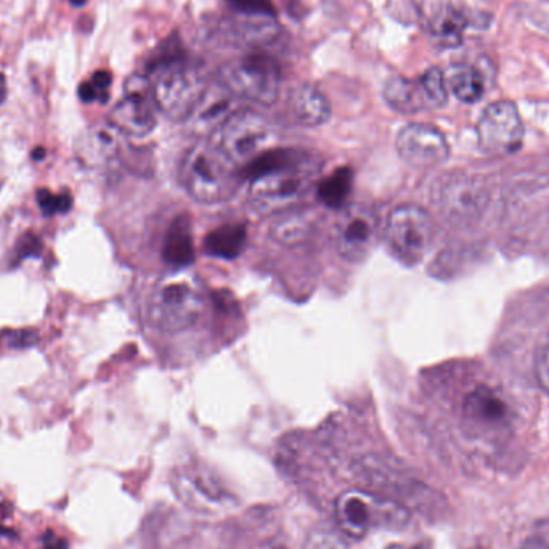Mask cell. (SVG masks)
Masks as SVG:
<instances>
[{
	"instance_id": "cell-1",
	"label": "cell",
	"mask_w": 549,
	"mask_h": 549,
	"mask_svg": "<svg viewBox=\"0 0 549 549\" xmlns=\"http://www.w3.org/2000/svg\"><path fill=\"white\" fill-rule=\"evenodd\" d=\"M317 171L315 159L304 151H264L244 167V175L251 180L249 206L259 214L285 211L307 192Z\"/></svg>"
},
{
	"instance_id": "cell-2",
	"label": "cell",
	"mask_w": 549,
	"mask_h": 549,
	"mask_svg": "<svg viewBox=\"0 0 549 549\" xmlns=\"http://www.w3.org/2000/svg\"><path fill=\"white\" fill-rule=\"evenodd\" d=\"M206 297L200 281L182 270L166 275L148 297L150 325L164 333L190 328L203 314Z\"/></svg>"
},
{
	"instance_id": "cell-3",
	"label": "cell",
	"mask_w": 549,
	"mask_h": 549,
	"mask_svg": "<svg viewBox=\"0 0 549 549\" xmlns=\"http://www.w3.org/2000/svg\"><path fill=\"white\" fill-rule=\"evenodd\" d=\"M182 182L193 200L220 203L228 200L238 187L236 164L216 143H196L183 161Z\"/></svg>"
},
{
	"instance_id": "cell-4",
	"label": "cell",
	"mask_w": 549,
	"mask_h": 549,
	"mask_svg": "<svg viewBox=\"0 0 549 549\" xmlns=\"http://www.w3.org/2000/svg\"><path fill=\"white\" fill-rule=\"evenodd\" d=\"M219 82L235 97L259 105H273L280 97V68L267 55H246L228 61L220 68Z\"/></svg>"
},
{
	"instance_id": "cell-5",
	"label": "cell",
	"mask_w": 549,
	"mask_h": 549,
	"mask_svg": "<svg viewBox=\"0 0 549 549\" xmlns=\"http://www.w3.org/2000/svg\"><path fill=\"white\" fill-rule=\"evenodd\" d=\"M434 224L418 204H400L392 209L384 228L389 253L403 265H418L431 248Z\"/></svg>"
},
{
	"instance_id": "cell-6",
	"label": "cell",
	"mask_w": 549,
	"mask_h": 549,
	"mask_svg": "<svg viewBox=\"0 0 549 549\" xmlns=\"http://www.w3.org/2000/svg\"><path fill=\"white\" fill-rule=\"evenodd\" d=\"M334 516L339 530L355 540L365 538L373 530L394 527L405 522V513L399 506L358 490L342 493L336 501Z\"/></svg>"
},
{
	"instance_id": "cell-7",
	"label": "cell",
	"mask_w": 549,
	"mask_h": 549,
	"mask_svg": "<svg viewBox=\"0 0 549 549\" xmlns=\"http://www.w3.org/2000/svg\"><path fill=\"white\" fill-rule=\"evenodd\" d=\"M272 127L269 121L253 110H236L217 132V147L235 164L251 163L270 150Z\"/></svg>"
},
{
	"instance_id": "cell-8",
	"label": "cell",
	"mask_w": 549,
	"mask_h": 549,
	"mask_svg": "<svg viewBox=\"0 0 549 549\" xmlns=\"http://www.w3.org/2000/svg\"><path fill=\"white\" fill-rule=\"evenodd\" d=\"M204 89V82L192 68L182 63H167L153 82V98L156 108L167 119L187 121Z\"/></svg>"
},
{
	"instance_id": "cell-9",
	"label": "cell",
	"mask_w": 549,
	"mask_h": 549,
	"mask_svg": "<svg viewBox=\"0 0 549 549\" xmlns=\"http://www.w3.org/2000/svg\"><path fill=\"white\" fill-rule=\"evenodd\" d=\"M153 86L145 76L134 74L127 79L124 97L114 106L110 114V124L131 137H147L158 124Z\"/></svg>"
},
{
	"instance_id": "cell-10",
	"label": "cell",
	"mask_w": 549,
	"mask_h": 549,
	"mask_svg": "<svg viewBox=\"0 0 549 549\" xmlns=\"http://www.w3.org/2000/svg\"><path fill=\"white\" fill-rule=\"evenodd\" d=\"M477 139L487 155H513L524 142V124L517 106L511 102L488 105L477 124Z\"/></svg>"
},
{
	"instance_id": "cell-11",
	"label": "cell",
	"mask_w": 549,
	"mask_h": 549,
	"mask_svg": "<svg viewBox=\"0 0 549 549\" xmlns=\"http://www.w3.org/2000/svg\"><path fill=\"white\" fill-rule=\"evenodd\" d=\"M378 238V217L366 206L347 209L334 225L333 240L346 261L362 262L370 256Z\"/></svg>"
},
{
	"instance_id": "cell-12",
	"label": "cell",
	"mask_w": 549,
	"mask_h": 549,
	"mask_svg": "<svg viewBox=\"0 0 549 549\" xmlns=\"http://www.w3.org/2000/svg\"><path fill=\"white\" fill-rule=\"evenodd\" d=\"M397 151L408 166L431 169L440 166L450 156L445 135L429 124H408L397 135Z\"/></svg>"
},
{
	"instance_id": "cell-13",
	"label": "cell",
	"mask_w": 549,
	"mask_h": 549,
	"mask_svg": "<svg viewBox=\"0 0 549 549\" xmlns=\"http://www.w3.org/2000/svg\"><path fill=\"white\" fill-rule=\"evenodd\" d=\"M236 98L238 97H235L222 82L217 81L211 86H206L192 114L185 121L190 131L198 135L217 134L225 121L238 110Z\"/></svg>"
},
{
	"instance_id": "cell-14",
	"label": "cell",
	"mask_w": 549,
	"mask_h": 549,
	"mask_svg": "<svg viewBox=\"0 0 549 549\" xmlns=\"http://www.w3.org/2000/svg\"><path fill=\"white\" fill-rule=\"evenodd\" d=\"M288 106L294 121L304 127L323 126L331 118L330 100L322 90L310 84L291 90Z\"/></svg>"
},
{
	"instance_id": "cell-15",
	"label": "cell",
	"mask_w": 549,
	"mask_h": 549,
	"mask_svg": "<svg viewBox=\"0 0 549 549\" xmlns=\"http://www.w3.org/2000/svg\"><path fill=\"white\" fill-rule=\"evenodd\" d=\"M383 94L387 105L402 114H415L432 108L421 79L394 76L386 82Z\"/></svg>"
},
{
	"instance_id": "cell-16",
	"label": "cell",
	"mask_w": 549,
	"mask_h": 549,
	"mask_svg": "<svg viewBox=\"0 0 549 549\" xmlns=\"http://www.w3.org/2000/svg\"><path fill=\"white\" fill-rule=\"evenodd\" d=\"M228 29L238 44L249 45V47L270 45L280 34V26L275 21V17H267V15L236 13V17L228 23Z\"/></svg>"
},
{
	"instance_id": "cell-17",
	"label": "cell",
	"mask_w": 549,
	"mask_h": 549,
	"mask_svg": "<svg viewBox=\"0 0 549 549\" xmlns=\"http://www.w3.org/2000/svg\"><path fill=\"white\" fill-rule=\"evenodd\" d=\"M464 415L480 426H498L508 416V407L497 392L488 387H477L464 400Z\"/></svg>"
},
{
	"instance_id": "cell-18",
	"label": "cell",
	"mask_w": 549,
	"mask_h": 549,
	"mask_svg": "<svg viewBox=\"0 0 549 549\" xmlns=\"http://www.w3.org/2000/svg\"><path fill=\"white\" fill-rule=\"evenodd\" d=\"M163 257L164 261L172 265L175 270L185 269L195 259L192 228H190V222L185 217L174 220L169 230H167Z\"/></svg>"
},
{
	"instance_id": "cell-19",
	"label": "cell",
	"mask_w": 549,
	"mask_h": 549,
	"mask_svg": "<svg viewBox=\"0 0 549 549\" xmlns=\"http://www.w3.org/2000/svg\"><path fill=\"white\" fill-rule=\"evenodd\" d=\"M315 217L309 211H286L273 222L270 236L285 246L299 244L314 232Z\"/></svg>"
},
{
	"instance_id": "cell-20",
	"label": "cell",
	"mask_w": 549,
	"mask_h": 549,
	"mask_svg": "<svg viewBox=\"0 0 549 549\" xmlns=\"http://www.w3.org/2000/svg\"><path fill=\"white\" fill-rule=\"evenodd\" d=\"M248 233L243 225H224L209 233L204 241V248L211 256L232 261L244 251Z\"/></svg>"
},
{
	"instance_id": "cell-21",
	"label": "cell",
	"mask_w": 549,
	"mask_h": 549,
	"mask_svg": "<svg viewBox=\"0 0 549 549\" xmlns=\"http://www.w3.org/2000/svg\"><path fill=\"white\" fill-rule=\"evenodd\" d=\"M437 203L445 214L456 217L464 214L466 209L474 208L472 185L461 177H450L442 180L437 187Z\"/></svg>"
},
{
	"instance_id": "cell-22",
	"label": "cell",
	"mask_w": 549,
	"mask_h": 549,
	"mask_svg": "<svg viewBox=\"0 0 549 549\" xmlns=\"http://www.w3.org/2000/svg\"><path fill=\"white\" fill-rule=\"evenodd\" d=\"M121 132L113 126H97L86 132L81 140V150L90 161H110L118 155Z\"/></svg>"
},
{
	"instance_id": "cell-23",
	"label": "cell",
	"mask_w": 549,
	"mask_h": 549,
	"mask_svg": "<svg viewBox=\"0 0 549 549\" xmlns=\"http://www.w3.org/2000/svg\"><path fill=\"white\" fill-rule=\"evenodd\" d=\"M466 26H468V20L463 12L453 7H445L432 18L431 34L440 45L456 47L463 41Z\"/></svg>"
},
{
	"instance_id": "cell-24",
	"label": "cell",
	"mask_w": 549,
	"mask_h": 549,
	"mask_svg": "<svg viewBox=\"0 0 549 549\" xmlns=\"http://www.w3.org/2000/svg\"><path fill=\"white\" fill-rule=\"evenodd\" d=\"M352 182V171L349 167H341L318 185V200L322 201L326 208L341 209L352 193Z\"/></svg>"
},
{
	"instance_id": "cell-25",
	"label": "cell",
	"mask_w": 549,
	"mask_h": 549,
	"mask_svg": "<svg viewBox=\"0 0 549 549\" xmlns=\"http://www.w3.org/2000/svg\"><path fill=\"white\" fill-rule=\"evenodd\" d=\"M447 86L464 103L479 102L484 95V79L471 66H455L448 74Z\"/></svg>"
},
{
	"instance_id": "cell-26",
	"label": "cell",
	"mask_w": 549,
	"mask_h": 549,
	"mask_svg": "<svg viewBox=\"0 0 549 549\" xmlns=\"http://www.w3.org/2000/svg\"><path fill=\"white\" fill-rule=\"evenodd\" d=\"M111 74L98 71L79 87V97L86 103H105L110 98Z\"/></svg>"
},
{
	"instance_id": "cell-27",
	"label": "cell",
	"mask_w": 549,
	"mask_h": 549,
	"mask_svg": "<svg viewBox=\"0 0 549 549\" xmlns=\"http://www.w3.org/2000/svg\"><path fill=\"white\" fill-rule=\"evenodd\" d=\"M419 79L423 82L424 90H426L432 108H442L448 102V86L444 73L439 68H431Z\"/></svg>"
},
{
	"instance_id": "cell-28",
	"label": "cell",
	"mask_w": 549,
	"mask_h": 549,
	"mask_svg": "<svg viewBox=\"0 0 549 549\" xmlns=\"http://www.w3.org/2000/svg\"><path fill=\"white\" fill-rule=\"evenodd\" d=\"M37 203H39V208L45 216H55V214L70 211L71 206H73V198H71L70 193L55 195L49 190H39L37 192Z\"/></svg>"
},
{
	"instance_id": "cell-29",
	"label": "cell",
	"mask_w": 549,
	"mask_h": 549,
	"mask_svg": "<svg viewBox=\"0 0 549 549\" xmlns=\"http://www.w3.org/2000/svg\"><path fill=\"white\" fill-rule=\"evenodd\" d=\"M227 2L240 15H267V17H275V9H273L270 0H227Z\"/></svg>"
},
{
	"instance_id": "cell-30",
	"label": "cell",
	"mask_w": 549,
	"mask_h": 549,
	"mask_svg": "<svg viewBox=\"0 0 549 549\" xmlns=\"http://www.w3.org/2000/svg\"><path fill=\"white\" fill-rule=\"evenodd\" d=\"M2 341L7 342L10 347H15V349H23V347H31L39 341V336L33 331H7L2 336Z\"/></svg>"
},
{
	"instance_id": "cell-31",
	"label": "cell",
	"mask_w": 549,
	"mask_h": 549,
	"mask_svg": "<svg viewBox=\"0 0 549 549\" xmlns=\"http://www.w3.org/2000/svg\"><path fill=\"white\" fill-rule=\"evenodd\" d=\"M535 376L543 391L549 394V346L541 350L535 363Z\"/></svg>"
},
{
	"instance_id": "cell-32",
	"label": "cell",
	"mask_w": 549,
	"mask_h": 549,
	"mask_svg": "<svg viewBox=\"0 0 549 549\" xmlns=\"http://www.w3.org/2000/svg\"><path fill=\"white\" fill-rule=\"evenodd\" d=\"M68 548V543H66L63 538L55 537L53 533H47V537L42 541L41 549H66Z\"/></svg>"
},
{
	"instance_id": "cell-33",
	"label": "cell",
	"mask_w": 549,
	"mask_h": 549,
	"mask_svg": "<svg viewBox=\"0 0 549 549\" xmlns=\"http://www.w3.org/2000/svg\"><path fill=\"white\" fill-rule=\"evenodd\" d=\"M522 549H548V545H546L545 541L543 540L533 538V540L527 541V543L522 546Z\"/></svg>"
},
{
	"instance_id": "cell-34",
	"label": "cell",
	"mask_w": 549,
	"mask_h": 549,
	"mask_svg": "<svg viewBox=\"0 0 549 549\" xmlns=\"http://www.w3.org/2000/svg\"><path fill=\"white\" fill-rule=\"evenodd\" d=\"M5 98H7V81L4 74H0V105L4 103Z\"/></svg>"
},
{
	"instance_id": "cell-35",
	"label": "cell",
	"mask_w": 549,
	"mask_h": 549,
	"mask_svg": "<svg viewBox=\"0 0 549 549\" xmlns=\"http://www.w3.org/2000/svg\"><path fill=\"white\" fill-rule=\"evenodd\" d=\"M389 549H429V548H427L426 545H423V543H421V545L410 546V548H407V546H391V548Z\"/></svg>"
},
{
	"instance_id": "cell-36",
	"label": "cell",
	"mask_w": 549,
	"mask_h": 549,
	"mask_svg": "<svg viewBox=\"0 0 549 549\" xmlns=\"http://www.w3.org/2000/svg\"><path fill=\"white\" fill-rule=\"evenodd\" d=\"M74 5H84L86 4V0H71Z\"/></svg>"
}]
</instances>
